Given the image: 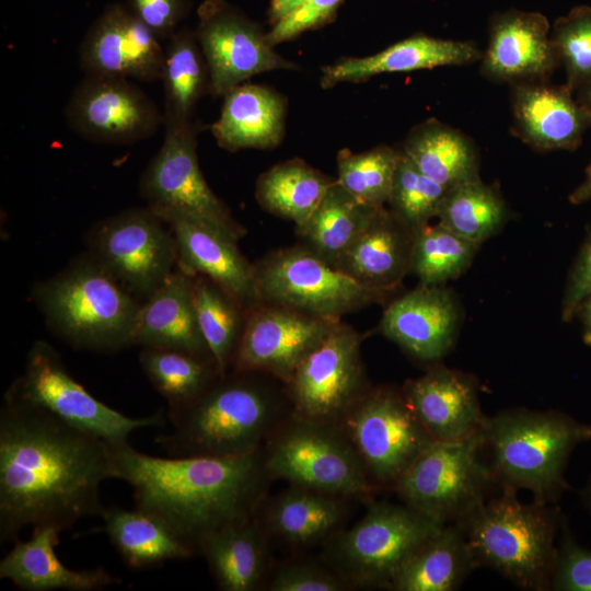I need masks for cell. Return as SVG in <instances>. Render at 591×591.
<instances>
[{
    "label": "cell",
    "instance_id": "1",
    "mask_svg": "<svg viewBox=\"0 0 591 591\" xmlns=\"http://www.w3.org/2000/svg\"><path fill=\"white\" fill-rule=\"evenodd\" d=\"M115 478L112 443L48 410L3 395L0 408V541L26 526L59 531L102 517L101 485Z\"/></svg>",
    "mask_w": 591,
    "mask_h": 591
},
{
    "label": "cell",
    "instance_id": "2",
    "mask_svg": "<svg viewBox=\"0 0 591 591\" xmlns=\"http://www.w3.org/2000/svg\"><path fill=\"white\" fill-rule=\"evenodd\" d=\"M115 478L134 490L135 508L161 521L195 555L215 532L254 518L274 479L264 447L232 457L154 456L112 443Z\"/></svg>",
    "mask_w": 591,
    "mask_h": 591
},
{
    "label": "cell",
    "instance_id": "3",
    "mask_svg": "<svg viewBox=\"0 0 591 591\" xmlns=\"http://www.w3.org/2000/svg\"><path fill=\"white\" fill-rule=\"evenodd\" d=\"M264 374H221L195 402L166 414L172 429L155 443L169 456L232 457L263 448L293 412L286 390L267 384Z\"/></svg>",
    "mask_w": 591,
    "mask_h": 591
},
{
    "label": "cell",
    "instance_id": "4",
    "mask_svg": "<svg viewBox=\"0 0 591 591\" xmlns=\"http://www.w3.org/2000/svg\"><path fill=\"white\" fill-rule=\"evenodd\" d=\"M31 294L50 332L72 348L112 354L132 346L141 303L89 253Z\"/></svg>",
    "mask_w": 591,
    "mask_h": 591
},
{
    "label": "cell",
    "instance_id": "5",
    "mask_svg": "<svg viewBox=\"0 0 591 591\" xmlns=\"http://www.w3.org/2000/svg\"><path fill=\"white\" fill-rule=\"evenodd\" d=\"M483 432L488 464L500 488L531 491L554 503L569 487L565 470L572 450L591 439V426L555 410L512 408L486 417Z\"/></svg>",
    "mask_w": 591,
    "mask_h": 591
},
{
    "label": "cell",
    "instance_id": "6",
    "mask_svg": "<svg viewBox=\"0 0 591 591\" xmlns=\"http://www.w3.org/2000/svg\"><path fill=\"white\" fill-rule=\"evenodd\" d=\"M457 521L478 566H488L523 589L549 590L560 514L553 503H523L500 488Z\"/></svg>",
    "mask_w": 591,
    "mask_h": 591
},
{
    "label": "cell",
    "instance_id": "7",
    "mask_svg": "<svg viewBox=\"0 0 591 591\" xmlns=\"http://www.w3.org/2000/svg\"><path fill=\"white\" fill-rule=\"evenodd\" d=\"M443 524L405 503L373 502L328 541L324 561L349 588L391 590L406 560Z\"/></svg>",
    "mask_w": 591,
    "mask_h": 591
},
{
    "label": "cell",
    "instance_id": "8",
    "mask_svg": "<svg viewBox=\"0 0 591 591\" xmlns=\"http://www.w3.org/2000/svg\"><path fill=\"white\" fill-rule=\"evenodd\" d=\"M274 479L341 497H367L376 487L337 424L292 414L264 444Z\"/></svg>",
    "mask_w": 591,
    "mask_h": 591
},
{
    "label": "cell",
    "instance_id": "9",
    "mask_svg": "<svg viewBox=\"0 0 591 591\" xmlns=\"http://www.w3.org/2000/svg\"><path fill=\"white\" fill-rule=\"evenodd\" d=\"M254 266L260 303L331 322L391 294L358 282L300 244L273 252Z\"/></svg>",
    "mask_w": 591,
    "mask_h": 591
},
{
    "label": "cell",
    "instance_id": "10",
    "mask_svg": "<svg viewBox=\"0 0 591 591\" xmlns=\"http://www.w3.org/2000/svg\"><path fill=\"white\" fill-rule=\"evenodd\" d=\"M482 431L457 441H433L393 490L408 507L441 522H457L487 499L495 483L482 460Z\"/></svg>",
    "mask_w": 591,
    "mask_h": 591
},
{
    "label": "cell",
    "instance_id": "11",
    "mask_svg": "<svg viewBox=\"0 0 591 591\" xmlns=\"http://www.w3.org/2000/svg\"><path fill=\"white\" fill-rule=\"evenodd\" d=\"M378 488L394 489L414 461L434 441L404 393L369 387L337 422Z\"/></svg>",
    "mask_w": 591,
    "mask_h": 591
},
{
    "label": "cell",
    "instance_id": "12",
    "mask_svg": "<svg viewBox=\"0 0 591 591\" xmlns=\"http://www.w3.org/2000/svg\"><path fill=\"white\" fill-rule=\"evenodd\" d=\"M4 395L42 407L109 443L127 442L142 428L164 425L163 412L134 418L95 398L68 371L58 351L45 340L31 346L23 372Z\"/></svg>",
    "mask_w": 591,
    "mask_h": 591
},
{
    "label": "cell",
    "instance_id": "13",
    "mask_svg": "<svg viewBox=\"0 0 591 591\" xmlns=\"http://www.w3.org/2000/svg\"><path fill=\"white\" fill-rule=\"evenodd\" d=\"M85 242L88 253L138 300L148 299L177 267L174 234L148 206L99 221Z\"/></svg>",
    "mask_w": 591,
    "mask_h": 591
},
{
    "label": "cell",
    "instance_id": "14",
    "mask_svg": "<svg viewBox=\"0 0 591 591\" xmlns=\"http://www.w3.org/2000/svg\"><path fill=\"white\" fill-rule=\"evenodd\" d=\"M139 190L162 220L181 216L212 225L239 241L245 229L205 179L197 155V127H165L161 148L144 169Z\"/></svg>",
    "mask_w": 591,
    "mask_h": 591
},
{
    "label": "cell",
    "instance_id": "15",
    "mask_svg": "<svg viewBox=\"0 0 591 591\" xmlns=\"http://www.w3.org/2000/svg\"><path fill=\"white\" fill-rule=\"evenodd\" d=\"M362 336L337 322L285 385L296 415L337 424L369 390L361 358Z\"/></svg>",
    "mask_w": 591,
    "mask_h": 591
},
{
    "label": "cell",
    "instance_id": "16",
    "mask_svg": "<svg viewBox=\"0 0 591 591\" xmlns=\"http://www.w3.org/2000/svg\"><path fill=\"white\" fill-rule=\"evenodd\" d=\"M68 126L80 137L103 144H132L153 136L164 115L129 79L85 76L66 106Z\"/></svg>",
    "mask_w": 591,
    "mask_h": 591
},
{
    "label": "cell",
    "instance_id": "17",
    "mask_svg": "<svg viewBox=\"0 0 591 591\" xmlns=\"http://www.w3.org/2000/svg\"><path fill=\"white\" fill-rule=\"evenodd\" d=\"M196 37L210 73L209 92L223 96L247 79L271 70L293 69L267 40V33L222 0L198 9Z\"/></svg>",
    "mask_w": 591,
    "mask_h": 591
},
{
    "label": "cell",
    "instance_id": "18",
    "mask_svg": "<svg viewBox=\"0 0 591 591\" xmlns=\"http://www.w3.org/2000/svg\"><path fill=\"white\" fill-rule=\"evenodd\" d=\"M336 323L259 303L246 311L230 370L265 373L286 385Z\"/></svg>",
    "mask_w": 591,
    "mask_h": 591
},
{
    "label": "cell",
    "instance_id": "19",
    "mask_svg": "<svg viewBox=\"0 0 591 591\" xmlns=\"http://www.w3.org/2000/svg\"><path fill=\"white\" fill-rule=\"evenodd\" d=\"M165 49L131 8L108 5L84 36L80 65L85 76L152 82L161 79Z\"/></svg>",
    "mask_w": 591,
    "mask_h": 591
},
{
    "label": "cell",
    "instance_id": "20",
    "mask_svg": "<svg viewBox=\"0 0 591 591\" xmlns=\"http://www.w3.org/2000/svg\"><path fill=\"white\" fill-rule=\"evenodd\" d=\"M460 323L461 308L449 289L419 283L386 306L380 331L413 358L434 362L452 348Z\"/></svg>",
    "mask_w": 591,
    "mask_h": 591
},
{
    "label": "cell",
    "instance_id": "21",
    "mask_svg": "<svg viewBox=\"0 0 591 591\" xmlns=\"http://www.w3.org/2000/svg\"><path fill=\"white\" fill-rule=\"evenodd\" d=\"M164 221L175 237L177 268L210 279L245 311L260 303L255 266L239 250V241L190 218L172 216Z\"/></svg>",
    "mask_w": 591,
    "mask_h": 591
},
{
    "label": "cell",
    "instance_id": "22",
    "mask_svg": "<svg viewBox=\"0 0 591 591\" xmlns=\"http://www.w3.org/2000/svg\"><path fill=\"white\" fill-rule=\"evenodd\" d=\"M549 23L538 12L512 10L497 14L482 56V72L512 84L545 81L558 62Z\"/></svg>",
    "mask_w": 591,
    "mask_h": 591
},
{
    "label": "cell",
    "instance_id": "23",
    "mask_svg": "<svg viewBox=\"0 0 591 591\" xmlns=\"http://www.w3.org/2000/svg\"><path fill=\"white\" fill-rule=\"evenodd\" d=\"M414 414L434 441H457L484 427L474 378L436 366L402 387Z\"/></svg>",
    "mask_w": 591,
    "mask_h": 591
},
{
    "label": "cell",
    "instance_id": "24",
    "mask_svg": "<svg viewBox=\"0 0 591 591\" xmlns=\"http://www.w3.org/2000/svg\"><path fill=\"white\" fill-rule=\"evenodd\" d=\"M193 280V275L176 267L140 304L132 346L178 349L215 362L198 325Z\"/></svg>",
    "mask_w": 591,
    "mask_h": 591
},
{
    "label": "cell",
    "instance_id": "25",
    "mask_svg": "<svg viewBox=\"0 0 591 591\" xmlns=\"http://www.w3.org/2000/svg\"><path fill=\"white\" fill-rule=\"evenodd\" d=\"M471 42L414 35L366 57H345L321 69V86L361 82L390 72H406L443 66H464L482 59Z\"/></svg>",
    "mask_w": 591,
    "mask_h": 591
},
{
    "label": "cell",
    "instance_id": "26",
    "mask_svg": "<svg viewBox=\"0 0 591 591\" xmlns=\"http://www.w3.org/2000/svg\"><path fill=\"white\" fill-rule=\"evenodd\" d=\"M60 532L53 526L33 528L27 541L18 540L0 561V578L26 591H100L121 582L105 568L74 570L56 555Z\"/></svg>",
    "mask_w": 591,
    "mask_h": 591
},
{
    "label": "cell",
    "instance_id": "27",
    "mask_svg": "<svg viewBox=\"0 0 591 591\" xmlns=\"http://www.w3.org/2000/svg\"><path fill=\"white\" fill-rule=\"evenodd\" d=\"M415 232L390 209H379L335 268L358 282L393 292L412 269Z\"/></svg>",
    "mask_w": 591,
    "mask_h": 591
},
{
    "label": "cell",
    "instance_id": "28",
    "mask_svg": "<svg viewBox=\"0 0 591 591\" xmlns=\"http://www.w3.org/2000/svg\"><path fill=\"white\" fill-rule=\"evenodd\" d=\"M512 112L518 135L541 150L577 147L589 123L568 88L545 81L513 84Z\"/></svg>",
    "mask_w": 591,
    "mask_h": 591
},
{
    "label": "cell",
    "instance_id": "29",
    "mask_svg": "<svg viewBox=\"0 0 591 591\" xmlns=\"http://www.w3.org/2000/svg\"><path fill=\"white\" fill-rule=\"evenodd\" d=\"M347 497L290 485L260 506L257 518L268 536L292 547L329 541L347 517Z\"/></svg>",
    "mask_w": 591,
    "mask_h": 591
},
{
    "label": "cell",
    "instance_id": "30",
    "mask_svg": "<svg viewBox=\"0 0 591 591\" xmlns=\"http://www.w3.org/2000/svg\"><path fill=\"white\" fill-rule=\"evenodd\" d=\"M223 97L221 114L211 126L222 149H271L281 142L286 102L279 93L264 85L241 83Z\"/></svg>",
    "mask_w": 591,
    "mask_h": 591
},
{
    "label": "cell",
    "instance_id": "31",
    "mask_svg": "<svg viewBox=\"0 0 591 591\" xmlns=\"http://www.w3.org/2000/svg\"><path fill=\"white\" fill-rule=\"evenodd\" d=\"M268 537L255 515L215 532L202 543L199 554L205 557L219 589L255 591L265 587Z\"/></svg>",
    "mask_w": 591,
    "mask_h": 591
},
{
    "label": "cell",
    "instance_id": "32",
    "mask_svg": "<svg viewBox=\"0 0 591 591\" xmlns=\"http://www.w3.org/2000/svg\"><path fill=\"white\" fill-rule=\"evenodd\" d=\"M476 567L461 525L445 523L406 560L391 590L453 591Z\"/></svg>",
    "mask_w": 591,
    "mask_h": 591
},
{
    "label": "cell",
    "instance_id": "33",
    "mask_svg": "<svg viewBox=\"0 0 591 591\" xmlns=\"http://www.w3.org/2000/svg\"><path fill=\"white\" fill-rule=\"evenodd\" d=\"M401 152L447 189L480 177L478 154L472 141L436 119L416 126Z\"/></svg>",
    "mask_w": 591,
    "mask_h": 591
},
{
    "label": "cell",
    "instance_id": "34",
    "mask_svg": "<svg viewBox=\"0 0 591 591\" xmlns=\"http://www.w3.org/2000/svg\"><path fill=\"white\" fill-rule=\"evenodd\" d=\"M101 518L112 545L130 568H151L195 555L161 521L137 508L105 507Z\"/></svg>",
    "mask_w": 591,
    "mask_h": 591
},
{
    "label": "cell",
    "instance_id": "35",
    "mask_svg": "<svg viewBox=\"0 0 591 591\" xmlns=\"http://www.w3.org/2000/svg\"><path fill=\"white\" fill-rule=\"evenodd\" d=\"M378 210L356 200L335 179L311 217L296 227L300 245L335 267Z\"/></svg>",
    "mask_w": 591,
    "mask_h": 591
},
{
    "label": "cell",
    "instance_id": "36",
    "mask_svg": "<svg viewBox=\"0 0 591 591\" xmlns=\"http://www.w3.org/2000/svg\"><path fill=\"white\" fill-rule=\"evenodd\" d=\"M161 80L164 126L192 121L197 102L210 89V73L196 34L181 30L169 38Z\"/></svg>",
    "mask_w": 591,
    "mask_h": 591
},
{
    "label": "cell",
    "instance_id": "37",
    "mask_svg": "<svg viewBox=\"0 0 591 591\" xmlns=\"http://www.w3.org/2000/svg\"><path fill=\"white\" fill-rule=\"evenodd\" d=\"M335 179L292 159L264 172L256 183V199L267 211L302 225L317 208Z\"/></svg>",
    "mask_w": 591,
    "mask_h": 591
},
{
    "label": "cell",
    "instance_id": "38",
    "mask_svg": "<svg viewBox=\"0 0 591 591\" xmlns=\"http://www.w3.org/2000/svg\"><path fill=\"white\" fill-rule=\"evenodd\" d=\"M139 363L167 413L195 402L222 374L213 361L172 348L141 347Z\"/></svg>",
    "mask_w": 591,
    "mask_h": 591
},
{
    "label": "cell",
    "instance_id": "39",
    "mask_svg": "<svg viewBox=\"0 0 591 591\" xmlns=\"http://www.w3.org/2000/svg\"><path fill=\"white\" fill-rule=\"evenodd\" d=\"M507 217L502 197L480 177L448 189L437 216L439 223L479 246L502 228Z\"/></svg>",
    "mask_w": 591,
    "mask_h": 591
},
{
    "label": "cell",
    "instance_id": "40",
    "mask_svg": "<svg viewBox=\"0 0 591 591\" xmlns=\"http://www.w3.org/2000/svg\"><path fill=\"white\" fill-rule=\"evenodd\" d=\"M193 297L201 335L219 371L230 370L244 326L245 309L204 276H194Z\"/></svg>",
    "mask_w": 591,
    "mask_h": 591
},
{
    "label": "cell",
    "instance_id": "41",
    "mask_svg": "<svg viewBox=\"0 0 591 591\" xmlns=\"http://www.w3.org/2000/svg\"><path fill=\"white\" fill-rule=\"evenodd\" d=\"M478 247L439 222L427 224L415 232L410 271L421 285L442 286L465 271Z\"/></svg>",
    "mask_w": 591,
    "mask_h": 591
},
{
    "label": "cell",
    "instance_id": "42",
    "mask_svg": "<svg viewBox=\"0 0 591 591\" xmlns=\"http://www.w3.org/2000/svg\"><path fill=\"white\" fill-rule=\"evenodd\" d=\"M401 155L387 146L363 152L343 149L337 153V183L356 200L374 209L387 205Z\"/></svg>",
    "mask_w": 591,
    "mask_h": 591
},
{
    "label": "cell",
    "instance_id": "43",
    "mask_svg": "<svg viewBox=\"0 0 591 591\" xmlns=\"http://www.w3.org/2000/svg\"><path fill=\"white\" fill-rule=\"evenodd\" d=\"M447 192L401 152L387 205L404 224L414 232L429 224L437 218Z\"/></svg>",
    "mask_w": 591,
    "mask_h": 591
},
{
    "label": "cell",
    "instance_id": "44",
    "mask_svg": "<svg viewBox=\"0 0 591 591\" xmlns=\"http://www.w3.org/2000/svg\"><path fill=\"white\" fill-rule=\"evenodd\" d=\"M552 40L558 61L561 60L568 78L567 88L581 86L591 80V11L579 8L557 20Z\"/></svg>",
    "mask_w": 591,
    "mask_h": 591
},
{
    "label": "cell",
    "instance_id": "45",
    "mask_svg": "<svg viewBox=\"0 0 591 591\" xmlns=\"http://www.w3.org/2000/svg\"><path fill=\"white\" fill-rule=\"evenodd\" d=\"M269 591H344L350 589L325 561L292 560L281 565L266 583Z\"/></svg>",
    "mask_w": 591,
    "mask_h": 591
},
{
    "label": "cell",
    "instance_id": "46",
    "mask_svg": "<svg viewBox=\"0 0 591 591\" xmlns=\"http://www.w3.org/2000/svg\"><path fill=\"white\" fill-rule=\"evenodd\" d=\"M561 525L549 590L591 591V551L577 544L565 522Z\"/></svg>",
    "mask_w": 591,
    "mask_h": 591
},
{
    "label": "cell",
    "instance_id": "47",
    "mask_svg": "<svg viewBox=\"0 0 591 591\" xmlns=\"http://www.w3.org/2000/svg\"><path fill=\"white\" fill-rule=\"evenodd\" d=\"M341 2L343 0H308L299 9L274 24L267 33L268 43L276 46L308 30L327 23Z\"/></svg>",
    "mask_w": 591,
    "mask_h": 591
},
{
    "label": "cell",
    "instance_id": "48",
    "mask_svg": "<svg viewBox=\"0 0 591 591\" xmlns=\"http://www.w3.org/2000/svg\"><path fill=\"white\" fill-rule=\"evenodd\" d=\"M130 8L160 38H170L187 12L186 0H130Z\"/></svg>",
    "mask_w": 591,
    "mask_h": 591
},
{
    "label": "cell",
    "instance_id": "49",
    "mask_svg": "<svg viewBox=\"0 0 591 591\" xmlns=\"http://www.w3.org/2000/svg\"><path fill=\"white\" fill-rule=\"evenodd\" d=\"M591 297V234L581 248L565 289L561 317L570 321L582 303Z\"/></svg>",
    "mask_w": 591,
    "mask_h": 591
},
{
    "label": "cell",
    "instance_id": "50",
    "mask_svg": "<svg viewBox=\"0 0 591 591\" xmlns=\"http://www.w3.org/2000/svg\"><path fill=\"white\" fill-rule=\"evenodd\" d=\"M306 1L308 0H271L269 10L271 22L275 24L299 9Z\"/></svg>",
    "mask_w": 591,
    "mask_h": 591
},
{
    "label": "cell",
    "instance_id": "51",
    "mask_svg": "<svg viewBox=\"0 0 591 591\" xmlns=\"http://www.w3.org/2000/svg\"><path fill=\"white\" fill-rule=\"evenodd\" d=\"M591 199V163L587 169L586 179L570 195V201L581 204Z\"/></svg>",
    "mask_w": 591,
    "mask_h": 591
},
{
    "label": "cell",
    "instance_id": "52",
    "mask_svg": "<svg viewBox=\"0 0 591 591\" xmlns=\"http://www.w3.org/2000/svg\"><path fill=\"white\" fill-rule=\"evenodd\" d=\"M581 97L578 104L587 116L589 123H591V80L581 85Z\"/></svg>",
    "mask_w": 591,
    "mask_h": 591
},
{
    "label": "cell",
    "instance_id": "53",
    "mask_svg": "<svg viewBox=\"0 0 591 591\" xmlns=\"http://www.w3.org/2000/svg\"><path fill=\"white\" fill-rule=\"evenodd\" d=\"M578 312H581L582 315L586 337L591 341V297L582 303Z\"/></svg>",
    "mask_w": 591,
    "mask_h": 591
},
{
    "label": "cell",
    "instance_id": "54",
    "mask_svg": "<svg viewBox=\"0 0 591 591\" xmlns=\"http://www.w3.org/2000/svg\"><path fill=\"white\" fill-rule=\"evenodd\" d=\"M583 500H584L586 507L591 512V478L583 490Z\"/></svg>",
    "mask_w": 591,
    "mask_h": 591
}]
</instances>
